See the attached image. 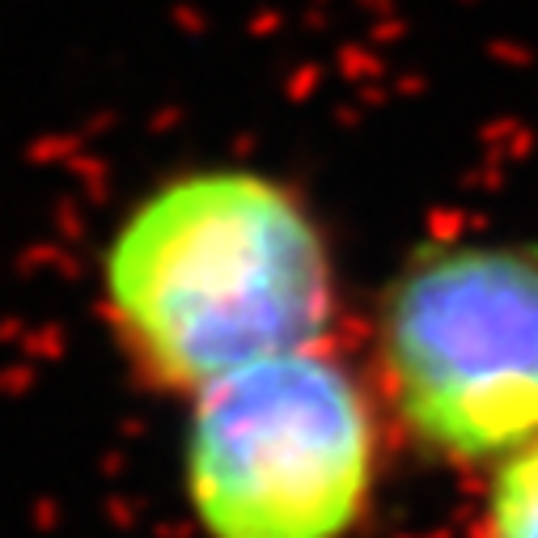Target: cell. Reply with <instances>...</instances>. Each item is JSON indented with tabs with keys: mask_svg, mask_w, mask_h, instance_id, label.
<instances>
[{
	"mask_svg": "<svg viewBox=\"0 0 538 538\" xmlns=\"http://www.w3.org/2000/svg\"><path fill=\"white\" fill-rule=\"evenodd\" d=\"M98 289L128 369L187 403L246 365L331 344L339 259L289 178L208 161L128 204L102 246Z\"/></svg>",
	"mask_w": 538,
	"mask_h": 538,
	"instance_id": "obj_1",
	"label": "cell"
},
{
	"mask_svg": "<svg viewBox=\"0 0 538 538\" xmlns=\"http://www.w3.org/2000/svg\"><path fill=\"white\" fill-rule=\"evenodd\" d=\"M369 386L390 433L437 466L488 471L538 437V242L411 250L373 301Z\"/></svg>",
	"mask_w": 538,
	"mask_h": 538,
	"instance_id": "obj_2",
	"label": "cell"
},
{
	"mask_svg": "<svg viewBox=\"0 0 538 538\" xmlns=\"http://www.w3.org/2000/svg\"><path fill=\"white\" fill-rule=\"evenodd\" d=\"M386 450L369 373L331 344L284 352L187 399L183 500L204 538H356Z\"/></svg>",
	"mask_w": 538,
	"mask_h": 538,
	"instance_id": "obj_3",
	"label": "cell"
},
{
	"mask_svg": "<svg viewBox=\"0 0 538 538\" xmlns=\"http://www.w3.org/2000/svg\"><path fill=\"white\" fill-rule=\"evenodd\" d=\"M479 475L475 538H538V437Z\"/></svg>",
	"mask_w": 538,
	"mask_h": 538,
	"instance_id": "obj_4",
	"label": "cell"
}]
</instances>
